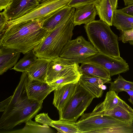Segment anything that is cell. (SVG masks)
<instances>
[{
  "label": "cell",
  "instance_id": "obj_2",
  "mask_svg": "<svg viewBox=\"0 0 133 133\" xmlns=\"http://www.w3.org/2000/svg\"><path fill=\"white\" fill-rule=\"evenodd\" d=\"M37 20L6 27L0 35V47L14 49L25 54L35 48L49 32Z\"/></svg>",
  "mask_w": 133,
  "mask_h": 133
},
{
  "label": "cell",
  "instance_id": "obj_27",
  "mask_svg": "<svg viewBox=\"0 0 133 133\" xmlns=\"http://www.w3.org/2000/svg\"><path fill=\"white\" fill-rule=\"evenodd\" d=\"M109 90L115 91L117 94L125 90H133V82L125 80L119 74L113 82H111Z\"/></svg>",
  "mask_w": 133,
  "mask_h": 133
},
{
  "label": "cell",
  "instance_id": "obj_4",
  "mask_svg": "<svg viewBox=\"0 0 133 133\" xmlns=\"http://www.w3.org/2000/svg\"><path fill=\"white\" fill-rule=\"evenodd\" d=\"M84 27L89 40L99 52L120 57L118 36L108 24L100 19L85 24Z\"/></svg>",
  "mask_w": 133,
  "mask_h": 133
},
{
  "label": "cell",
  "instance_id": "obj_28",
  "mask_svg": "<svg viewBox=\"0 0 133 133\" xmlns=\"http://www.w3.org/2000/svg\"><path fill=\"white\" fill-rule=\"evenodd\" d=\"M133 131V122L120 125L104 128L94 131L92 133H130Z\"/></svg>",
  "mask_w": 133,
  "mask_h": 133
},
{
  "label": "cell",
  "instance_id": "obj_39",
  "mask_svg": "<svg viewBox=\"0 0 133 133\" xmlns=\"http://www.w3.org/2000/svg\"><path fill=\"white\" fill-rule=\"evenodd\" d=\"M130 43L131 44L133 45V42H130Z\"/></svg>",
  "mask_w": 133,
  "mask_h": 133
},
{
  "label": "cell",
  "instance_id": "obj_18",
  "mask_svg": "<svg viewBox=\"0 0 133 133\" xmlns=\"http://www.w3.org/2000/svg\"><path fill=\"white\" fill-rule=\"evenodd\" d=\"M76 9L73 15L75 26L87 24L95 20L97 15L95 4L87 5Z\"/></svg>",
  "mask_w": 133,
  "mask_h": 133
},
{
  "label": "cell",
  "instance_id": "obj_3",
  "mask_svg": "<svg viewBox=\"0 0 133 133\" xmlns=\"http://www.w3.org/2000/svg\"><path fill=\"white\" fill-rule=\"evenodd\" d=\"M72 11L53 31L49 32L43 41L35 48L34 52L37 58L52 59L59 57L63 48L71 40L75 26Z\"/></svg>",
  "mask_w": 133,
  "mask_h": 133
},
{
  "label": "cell",
  "instance_id": "obj_26",
  "mask_svg": "<svg viewBox=\"0 0 133 133\" xmlns=\"http://www.w3.org/2000/svg\"><path fill=\"white\" fill-rule=\"evenodd\" d=\"M37 58L33 49L25 54L24 57L17 62L11 69L22 72L26 71L28 68Z\"/></svg>",
  "mask_w": 133,
  "mask_h": 133
},
{
  "label": "cell",
  "instance_id": "obj_30",
  "mask_svg": "<svg viewBox=\"0 0 133 133\" xmlns=\"http://www.w3.org/2000/svg\"><path fill=\"white\" fill-rule=\"evenodd\" d=\"M119 39L124 43L129 41H133V29L127 31H121Z\"/></svg>",
  "mask_w": 133,
  "mask_h": 133
},
{
  "label": "cell",
  "instance_id": "obj_24",
  "mask_svg": "<svg viewBox=\"0 0 133 133\" xmlns=\"http://www.w3.org/2000/svg\"><path fill=\"white\" fill-rule=\"evenodd\" d=\"M95 5L100 19L112 26L114 12L109 0H101Z\"/></svg>",
  "mask_w": 133,
  "mask_h": 133
},
{
  "label": "cell",
  "instance_id": "obj_7",
  "mask_svg": "<svg viewBox=\"0 0 133 133\" xmlns=\"http://www.w3.org/2000/svg\"><path fill=\"white\" fill-rule=\"evenodd\" d=\"M99 52L90 41H87L82 36H80L67 43L59 57L79 64Z\"/></svg>",
  "mask_w": 133,
  "mask_h": 133
},
{
  "label": "cell",
  "instance_id": "obj_9",
  "mask_svg": "<svg viewBox=\"0 0 133 133\" xmlns=\"http://www.w3.org/2000/svg\"><path fill=\"white\" fill-rule=\"evenodd\" d=\"M85 62L99 65L108 72L111 77L129 70L128 63L121 57L112 56L100 52L88 58Z\"/></svg>",
  "mask_w": 133,
  "mask_h": 133
},
{
  "label": "cell",
  "instance_id": "obj_14",
  "mask_svg": "<svg viewBox=\"0 0 133 133\" xmlns=\"http://www.w3.org/2000/svg\"><path fill=\"white\" fill-rule=\"evenodd\" d=\"M99 115L109 116L124 121L133 122V109L122 99L119 104L112 109L95 113H84L82 115L89 116Z\"/></svg>",
  "mask_w": 133,
  "mask_h": 133
},
{
  "label": "cell",
  "instance_id": "obj_36",
  "mask_svg": "<svg viewBox=\"0 0 133 133\" xmlns=\"http://www.w3.org/2000/svg\"><path fill=\"white\" fill-rule=\"evenodd\" d=\"M124 91L126 92L130 96V98L128 100L130 102L133 104V90H125Z\"/></svg>",
  "mask_w": 133,
  "mask_h": 133
},
{
  "label": "cell",
  "instance_id": "obj_15",
  "mask_svg": "<svg viewBox=\"0 0 133 133\" xmlns=\"http://www.w3.org/2000/svg\"><path fill=\"white\" fill-rule=\"evenodd\" d=\"M111 80L82 74L78 82L95 98H99L103 95L104 84L110 83Z\"/></svg>",
  "mask_w": 133,
  "mask_h": 133
},
{
  "label": "cell",
  "instance_id": "obj_25",
  "mask_svg": "<svg viewBox=\"0 0 133 133\" xmlns=\"http://www.w3.org/2000/svg\"><path fill=\"white\" fill-rule=\"evenodd\" d=\"M31 120L26 122L23 128L11 131L9 133H52L53 131L49 126L39 124Z\"/></svg>",
  "mask_w": 133,
  "mask_h": 133
},
{
  "label": "cell",
  "instance_id": "obj_17",
  "mask_svg": "<svg viewBox=\"0 0 133 133\" xmlns=\"http://www.w3.org/2000/svg\"><path fill=\"white\" fill-rule=\"evenodd\" d=\"M51 60L45 58H38L26 70L29 77L32 79L46 82L48 68Z\"/></svg>",
  "mask_w": 133,
  "mask_h": 133
},
{
  "label": "cell",
  "instance_id": "obj_8",
  "mask_svg": "<svg viewBox=\"0 0 133 133\" xmlns=\"http://www.w3.org/2000/svg\"><path fill=\"white\" fill-rule=\"evenodd\" d=\"M132 122L124 121L109 116L99 115L89 116L82 115L76 123L80 133H92L95 131L104 128Z\"/></svg>",
  "mask_w": 133,
  "mask_h": 133
},
{
  "label": "cell",
  "instance_id": "obj_32",
  "mask_svg": "<svg viewBox=\"0 0 133 133\" xmlns=\"http://www.w3.org/2000/svg\"><path fill=\"white\" fill-rule=\"evenodd\" d=\"M13 0H0V10H5L12 2Z\"/></svg>",
  "mask_w": 133,
  "mask_h": 133
},
{
  "label": "cell",
  "instance_id": "obj_16",
  "mask_svg": "<svg viewBox=\"0 0 133 133\" xmlns=\"http://www.w3.org/2000/svg\"><path fill=\"white\" fill-rule=\"evenodd\" d=\"M78 82L66 84L54 91L53 104L58 111H61L70 99L75 92Z\"/></svg>",
  "mask_w": 133,
  "mask_h": 133
},
{
  "label": "cell",
  "instance_id": "obj_23",
  "mask_svg": "<svg viewBox=\"0 0 133 133\" xmlns=\"http://www.w3.org/2000/svg\"><path fill=\"white\" fill-rule=\"evenodd\" d=\"M118 95L113 91L109 90L107 92L104 101L97 104L91 112L109 110L115 108L121 100Z\"/></svg>",
  "mask_w": 133,
  "mask_h": 133
},
{
  "label": "cell",
  "instance_id": "obj_10",
  "mask_svg": "<svg viewBox=\"0 0 133 133\" xmlns=\"http://www.w3.org/2000/svg\"><path fill=\"white\" fill-rule=\"evenodd\" d=\"M79 67V64L59 57L51 59L48 68L46 82L48 84L50 83L66 73Z\"/></svg>",
  "mask_w": 133,
  "mask_h": 133
},
{
  "label": "cell",
  "instance_id": "obj_21",
  "mask_svg": "<svg viewBox=\"0 0 133 133\" xmlns=\"http://www.w3.org/2000/svg\"><path fill=\"white\" fill-rule=\"evenodd\" d=\"M72 8L67 5L58 10L43 22L42 27L49 32L53 31L70 13Z\"/></svg>",
  "mask_w": 133,
  "mask_h": 133
},
{
  "label": "cell",
  "instance_id": "obj_38",
  "mask_svg": "<svg viewBox=\"0 0 133 133\" xmlns=\"http://www.w3.org/2000/svg\"><path fill=\"white\" fill-rule=\"evenodd\" d=\"M43 0H38V2L40 3V2H42Z\"/></svg>",
  "mask_w": 133,
  "mask_h": 133
},
{
  "label": "cell",
  "instance_id": "obj_37",
  "mask_svg": "<svg viewBox=\"0 0 133 133\" xmlns=\"http://www.w3.org/2000/svg\"><path fill=\"white\" fill-rule=\"evenodd\" d=\"M125 5L127 6L133 4V0H123Z\"/></svg>",
  "mask_w": 133,
  "mask_h": 133
},
{
  "label": "cell",
  "instance_id": "obj_5",
  "mask_svg": "<svg viewBox=\"0 0 133 133\" xmlns=\"http://www.w3.org/2000/svg\"><path fill=\"white\" fill-rule=\"evenodd\" d=\"M95 98L78 82L72 96L65 106L58 111L59 119L76 122Z\"/></svg>",
  "mask_w": 133,
  "mask_h": 133
},
{
  "label": "cell",
  "instance_id": "obj_31",
  "mask_svg": "<svg viewBox=\"0 0 133 133\" xmlns=\"http://www.w3.org/2000/svg\"><path fill=\"white\" fill-rule=\"evenodd\" d=\"M0 35L2 33L8 21L7 18L4 13L1 12L0 14Z\"/></svg>",
  "mask_w": 133,
  "mask_h": 133
},
{
  "label": "cell",
  "instance_id": "obj_22",
  "mask_svg": "<svg viewBox=\"0 0 133 133\" xmlns=\"http://www.w3.org/2000/svg\"><path fill=\"white\" fill-rule=\"evenodd\" d=\"M112 25L122 31L131 30L133 29V16L117 9L114 12Z\"/></svg>",
  "mask_w": 133,
  "mask_h": 133
},
{
  "label": "cell",
  "instance_id": "obj_35",
  "mask_svg": "<svg viewBox=\"0 0 133 133\" xmlns=\"http://www.w3.org/2000/svg\"><path fill=\"white\" fill-rule=\"evenodd\" d=\"M118 0H109L112 7L114 12L117 9L118 6Z\"/></svg>",
  "mask_w": 133,
  "mask_h": 133
},
{
  "label": "cell",
  "instance_id": "obj_20",
  "mask_svg": "<svg viewBox=\"0 0 133 133\" xmlns=\"http://www.w3.org/2000/svg\"><path fill=\"white\" fill-rule=\"evenodd\" d=\"M80 70L82 74L101 78L111 80L108 72L96 63L85 62L81 63Z\"/></svg>",
  "mask_w": 133,
  "mask_h": 133
},
{
  "label": "cell",
  "instance_id": "obj_19",
  "mask_svg": "<svg viewBox=\"0 0 133 133\" xmlns=\"http://www.w3.org/2000/svg\"><path fill=\"white\" fill-rule=\"evenodd\" d=\"M21 52L3 46L0 48V75L3 74L17 63Z\"/></svg>",
  "mask_w": 133,
  "mask_h": 133
},
{
  "label": "cell",
  "instance_id": "obj_6",
  "mask_svg": "<svg viewBox=\"0 0 133 133\" xmlns=\"http://www.w3.org/2000/svg\"><path fill=\"white\" fill-rule=\"evenodd\" d=\"M70 0H43L35 8L21 17L7 22L5 27L39 20L43 22L57 10L68 5Z\"/></svg>",
  "mask_w": 133,
  "mask_h": 133
},
{
  "label": "cell",
  "instance_id": "obj_34",
  "mask_svg": "<svg viewBox=\"0 0 133 133\" xmlns=\"http://www.w3.org/2000/svg\"><path fill=\"white\" fill-rule=\"evenodd\" d=\"M120 9L128 14L133 16V4L127 6Z\"/></svg>",
  "mask_w": 133,
  "mask_h": 133
},
{
  "label": "cell",
  "instance_id": "obj_29",
  "mask_svg": "<svg viewBox=\"0 0 133 133\" xmlns=\"http://www.w3.org/2000/svg\"><path fill=\"white\" fill-rule=\"evenodd\" d=\"M101 0H70L68 4L69 6L76 8L92 4H96Z\"/></svg>",
  "mask_w": 133,
  "mask_h": 133
},
{
  "label": "cell",
  "instance_id": "obj_33",
  "mask_svg": "<svg viewBox=\"0 0 133 133\" xmlns=\"http://www.w3.org/2000/svg\"><path fill=\"white\" fill-rule=\"evenodd\" d=\"M12 97V95L0 102V111L1 112L4 111L7 106L11 100Z\"/></svg>",
  "mask_w": 133,
  "mask_h": 133
},
{
  "label": "cell",
  "instance_id": "obj_11",
  "mask_svg": "<svg viewBox=\"0 0 133 133\" xmlns=\"http://www.w3.org/2000/svg\"><path fill=\"white\" fill-rule=\"evenodd\" d=\"M48 113H42L37 115L35 121L44 125L50 126L57 131L59 133H80L76 122L59 119H51Z\"/></svg>",
  "mask_w": 133,
  "mask_h": 133
},
{
  "label": "cell",
  "instance_id": "obj_13",
  "mask_svg": "<svg viewBox=\"0 0 133 133\" xmlns=\"http://www.w3.org/2000/svg\"><path fill=\"white\" fill-rule=\"evenodd\" d=\"M26 89L28 97L39 102H43L46 97L55 90L47 82L32 79L29 76Z\"/></svg>",
  "mask_w": 133,
  "mask_h": 133
},
{
  "label": "cell",
  "instance_id": "obj_1",
  "mask_svg": "<svg viewBox=\"0 0 133 133\" xmlns=\"http://www.w3.org/2000/svg\"><path fill=\"white\" fill-rule=\"evenodd\" d=\"M28 76L22 72L19 83L0 119V129H12L31 120L42 108L43 102L29 98L26 87Z\"/></svg>",
  "mask_w": 133,
  "mask_h": 133
},
{
  "label": "cell",
  "instance_id": "obj_12",
  "mask_svg": "<svg viewBox=\"0 0 133 133\" xmlns=\"http://www.w3.org/2000/svg\"><path fill=\"white\" fill-rule=\"evenodd\" d=\"M39 3L38 0H13L12 3L3 12L8 21L24 15Z\"/></svg>",
  "mask_w": 133,
  "mask_h": 133
}]
</instances>
